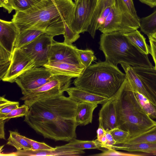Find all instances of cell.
<instances>
[{"label":"cell","mask_w":156,"mask_h":156,"mask_svg":"<svg viewBox=\"0 0 156 156\" xmlns=\"http://www.w3.org/2000/svg\"><path fill=\"white\" fill-rule=\"evenodd\" d=\"M78 103L63 94L36 102L24 121L44 138L69 142L76 138Z\"/></svg>","instance_id":"1"},{"label":"cell","mask_w":156,"mask_h":156,"mask_svg":"<svg viewBox=\"0 0 156 156\" xmlns=\"http://www.w3.org/2000/svg\"><path fill=\"white\" fill-rule=\"evenodd\" d=\"M75 6L73 0H41L27 10L16 11L11 21L20 31L38 30L54 37L63 34L65 24H70Z\"/></svg>","instance_id":"2"},{"label":"cell","mask_w":156,"mask_h":156,"mask_svg":"<svg viewBox=\"0 0 156 156\" xmlns=\"http://www.w3.org/2000/svg\"><path fill=\"white\" fill-rule=\"evenodd\" d=\"M118 127L128 132L129 137L144 132L156 125L139 102L126 77L114 95Z\"/></svg>","instance_id":"3"},{"label":"cell","mask_w":156,"mask_h":156,"mask_svg":"<svg viewBox=\"0 0 156 156\" xmlns=\"http://www.w3.org/2000/svg\"><path fill=\"white\" fill-rule=\"evenodd\" d=\"M125 78L117 66L105 61L86 68L73 83L76 87L109 99L117 92Z\"/></svg>","instance_id":"4"},{"label":"cell","mask_w":156,"mask_h":156,"mask_svg":"<svg viewBox=\"0 0 156 156\" xmlns=\"http://www.w3.org/2000/svg\"><path fill=\"white\" fill-rule=\"evenodd\" d=\"M99 49L104 54L105 60L117 66L124 63L132 66L154 67L148 55L138 50L123 34L119 32L102 33L99 42Z\"/></svg>","instance_id":"5"},{"label":"cell","mask_w":156,"mask_h":156,"mask_svg":"<svg viewBox=\"0 0 156 156\" xmlns=\"http://www.w3.org/2000/svg\"><path fill=\"white\" fill-rule=\"evenodd\" d=\"M140 22L130 13L122 0H114L111 11L99 30L102 33L130 32L140 28Z\"/></svg>","instance_id":"6"},{"label":"cell","mask_w":156,"mask_h":156,"mask_svg":"<svg viewBox=\"0 0 156 156\" xmlns=\"http://www.w3.org/2000/svg\"><path fill=\"white\" fill-rule=\"evenodd\" d=\"M71 78L64 76H54L40 87L23 95L20 100L30 107L38 101L62 95L69 87Z\"/></svg>","instance_id":"7"},{"label":"cell","mask_w":156,"mask_h":156,"mask_svg":"<svg viewBox=\"0 0 156 156\" xmlns=\"http://www.w3.org/2000/svg\"><path fill=\"white\" fill-rule=\"evenodd\" d=\"M20 31L13 21L0 19V67L8 66Z\"/></svg>","instance_id":"8"},{"label":"cell","mask_w":156,"mask_h":156,"mask_svg":"<svg viewBox=\"0 0 156 156\" xmlns=\"http://www.w3.org/2000/svg\"><path fill=\"white\" fill-rule=\"evenodd\" d=\"M98 0H78L69 25L75 32L80 34L87 31Z\"/></svg>","instance_id":"9"},{"label":"cell","mask_w":156,"mask_h":156,"mask_svg":"<svg viewBox=\"0 0 156 156\" xmlns=\"http://www.w3.org/2000/svg\"><path fill=\"white\" fill-rule=\"evenodd\" d=\"M54 76L45 67H35L20 76L15 82L23 95L43 85L51 80Z\"/></svg>","instance_id":"10"},{"label":"cell","mask_w":156,"mask_h":156,"mask_svg":"<svg viewBox=\"0 0 156 156\" xmlns=\"http://www.w3.org/2000/svg\"><path fill=\"white\" fill-rule=\"evenodd\" d=\"M53 37L44 33L21 49L34 60L36 67L43 66L49 61L48 54Z\"/></svg>","instance_id":"11"},{"label":"cell","mask_w":156,"mask_h":156,"mask_svg":"<svg viewBox=\"0 0 156 156\" xmlns=\"http://www.w3.org/2000/svg\"><path fill=\"white\" fill-rule=\"evenodd\" d=\"M35 67L33 60L21 48H14L9 66L2 80L13 83L20 76Z\"/></svg>","instance_id":"12"},{"label":"cell","mask_w":156,"mask_h":156,"mask_svg":"<svg viewBox=\"0 0 156 156\" xmlns=\"http://www.w3.org/2000/svg\"><path fill=\"white\" fill-rule=\"evenodd\" d=\"M78 49L72 45L54 40L50 48L49 61L61 62L84 66L80 59Z\"/></svg>","instance_id":"13"},{"label":"cell","mask_w":156,"mask_h":156,"mask_svg":"<svg viewBox=\"0 0 156 156\" xmlns=\"http://www.w3.org/2000/svg\"><path fill=\"white\" fill-rule=\"evenodd\" d=\"M53 150H20L15 152L7 153L8 156H78L85 153L83 150L71 148L66 144L56 146Z\"/></svg>","instance_id":"14"},{"label":"cell","mask_w":156,"mask_h":156,"mask_svg":"<svg viewBox=\"0 0 156 156\" xmlns=\"http://www.w3.org/2000/svg\"><path fill=\"white\" fill-rule=\"evenodd\" d=\"M113 2L114 0H98L87 30L93 38H94L97 30L104 23Z\"/></svg>","instance_id":"15"},{"label":"cell","mask_w":156,"mask_h":156,"mask_svg":"<svg viewBox=\"0 0 156 156\" xmlns=\"http://www.w3.org/2000/svg\"><path fill=\"white\" fill-rule=\"evenodd\" d=\"M99 125L105 130L118 127L114 95L103 104L99 113Z\"/></svg>","instance_id":"16"},{"label":"cell","mask_w":156,"mask_h":156,"mask_svg":"<svg viewBox=\"0 0 156 156\" xmlns=\"http://www.w3.org/2000/svg\"><path fill=\"white\" fill-rule=\"evenodd\" d=\"M43 66L53 76H64L72 78L80 76L86 68L83 66L58 61H48Z\"/></svg>","instance_id":"17"},{"label":"cell","mask_w":156,"mask_h":156,"mask_svg":"<svg viewBox=\"0 0 156 156\" xmlns=\"http://www.w3.org/2000/svg\"><path fill=\"white\" fill-rule=\"evenodd\" d=\"M141 80L152 102L156 106V69L153 68L133 66Z\"/></svg>","instance_id":"18"},{"label":"cell","mask_w":156,"mask_h":156,"mask_svg":"<svg viewBox=\"0 0 156 156\" xmlns=\"http://www.w3.org/2000/svg\"><path fill=\"white\" fill-rule=\"evenodd\" d=\"M69 97L78 103L87 102L98 104H103L108 98L99 96L76 87H69L66 90Z\"/></svg>","instance_id":"19"},{"label":"cell","mask_w":156,"mask_h":156,"mask_svg":"<svg viewBox=\"0 0 156 156\" xmlns=\"http://www.w3.org/2000/svg\"><path fill=\"white\" fill-rule=\"evenodd\" d=\"M98 106V104L93 103H78L76 117L78 126H85L92 123L93 113Z\"/></svg>","instance_id":"20"},{"label":"cell","mask_w":156,"mask_h":156,"mask_svg":"<svg viewBox=\"0 0 156 156\" xmlns=\"http://www.w3.org/2000/svg\"><path fill=\"white\" fill-rule=\"evenodd\" d=\"M120 64L125 72L126 77L133 90L134 91H137L141 94L152 102L141 80L137 74L133 67L131 65L124 63H121Z\"/></svg>","instance_id":"21"},{"label":"cell","mask_w":156,"mask_h":156,"mask_svg":"<svg viewBox=\"0 0 156 156\" xmlns=\"http://www.w3.org/2000/svg\"><path fill=\"white\" fill-rule=\"evenodd\" d=\"M113 145L112 148L130 152H141L152 155H156V144L142 142L136 144H122Z\"/></svg>","instance_id":"22"},{"label":"cell","mask_w":156,"mask_h":156,"mask_svg":"<svg viewBox=\"0 0 156 156\" xmlns=\"http://www.w3.org/2000/svg\"><path fill=\"white\" fill-rule=\"evenodd\" d=\"M123 34L140 52L147 55L150 53V46L147 44L146 38L139 30H137Z\"/></svg>","instance_id":"23"},{"label":"cell","mask_w":156,"mask_h":156,"mask_svg":"<svg viewBox=\"0 0 156 156\" xmlns=\"http://www.w3.org/2000/svg\"><path fill=\"white\" fill-rule=\"evenodd\" d=\"M142 142L156 144V125L144 132L129 137L123 143L132 144Z\"/></svg>","instance_id":"24"},{"label":"cell","mask_w":156,"mask_h":156,"mask_svg":"<svg viewBox=\"0 0 156 156\" xmlns=\"http://www.w3.org/2000/svg\"><path fill=\"white\" fill-rule=\"evenodd\" d=\"M44 33L43 31L32 29L20 31L16 41L15 48H21Z\"/></svg>","instance_id":"25"},{"label":"cell","mask_w":156,"mask_h":156,"mask_svg":"<svg viewBox=\"0 0 156 156\" xmlns=\"http://www.w3.org/2000/svg\"><path fill=\"white\" fill-rule=\"evenodd\" d=\"M9 133L7 145L14 147L17 150H32L31 146L24 138L23 136L16 131H9Z\"/></svg>","instance_id":"26"},{"label":"cell","mask_w":156,"mask_h":156,"mask_svg":"<svg viewBox=\"0 0 156 156\" xmlns=\"http://www.w3.org/2000/svg\"><path fill=\"white\" fill-rule=\"evenodd\" d=\"M66 144L69 147L76 150L98 149L102 147V144L97 139L92 140H82L74 138Z\"/></svg>","instance_id":"27"},{"label":"cell","mask_w":156,"mask_h":156,"mask_svg":"<svg viewBox=\"0 0 156 156\" xmlns=\"http://www.w3.org/2000/svg\"><path fill=\"white\" fill-rule=\"evenodd\" d=\"M141 31L148 37L156 32V10L150 15L140 19Z\"/></svg>","instance_id":"28"},{"label":"cell","mask_w":156,"mask_h":156,"mask_svg":"<svg viewBox=\"0 0 156 156\" xmlns=\"http://www.w3.org/2000/svg\"><path fill=\"white\" fill-rule=\"evenodd\" d=\"M134 92L139 102L144 111L151 118L156 119V106L141 94L137 91Z\"/></svg>","instance_id":"29"},{"label":"cell","mask_w":156,"mask_h":156,"mask_svg":"<svg viewBox=\"0 0 156 156\" xmlns=\"http://www.w3.org/2000/svg\"><path fill=\"white\" fill-rule=\"evenodd\" d=\"M41 0H10L16 11H23L35 5Z\"/></svg>","instance_id":"30"},{"label":"cell","mask_w":156,"mask_h":156,"mask_svg":"<svg viewBox=\"0 0 156 156\" xmlns=\"http://www.w3.org/2000/svg\"><path fill=\"white\" fill-rule=\"evenodd\" d=\"M77 52L81 62L83 65L87 68L91 65L97 58L91 50L77 49Z\"/></svg>","instance_id":"31"},{"label":"cell","mask_w":156,"mask_h":156,"mask_svg":"<svg viewBox=\"0 0 156 156\" xmlns=\"http://www.w3.org/2000/svg\"><path fill=\"white\" fill-rule=\"evenodd\" d=\"M106 149L98 148L102 151L101 153L90 155L93 156H140L147 155V154L127 153L117 151L112 148H105Z\"/></svg>","instance_id":"32"},{"label":"cell","mask_w":156,"mask_h":156,"mask_svg":"<svg viewBox=\"0 0 156 156\" xmlns=\"http://www.w3.org/2000/svg\"><path fill=\"white\" fill-rule=\"evenodd\" d=\"M30 107L25 104L12 110L10 112L5 116L2 119L3 120L9 119L25 116L29 111Z\"/></svg>","instance_id":"33"},{"label":"cell","mask_w":156,"mask_h":156,"mask_svg":"<svg viewBox=\"0 0 156 156\" xmlns=\"http://www.w3.org/2000/svg\"><path fill=\"white\" fill-rule=\"evenodd\" d=\"M110 131L116 142V144H122L129 136L128 132L118 127L114 128L110 130Z\"/></svg>","instance_id":"34"},{"label":"cell","mask_w":156,"mask_h":156,"mask_svg":"<svg viewBox=\"0 0 156 156\" xmlns=\"http://www.w3.org/2000/svg\"><path fill=\"white\" fill-rule=\"evenodd\" d=\"M63 35L64 38V42L69 45H72L73 42L80 37V34L74 32L66 23L65 24L64 32Z\"/></svg>","instance_id":"35"},{"label":"cell","mask_w":156,"mask_h":156,"mask_svg":"<svg viewBox=\"0 0 156 156\" xmlns=\"http://www.w3.org/2000/svg\"><path fill=\"white\" fill-rule=\"evenodd\" d=\"M24 138L30 145L33 151L42 150H53L55 147H52L44 142H40L23 136Z\"/></svg>","instance_id":"36"},{"label":"cell","mask_w":156,"mask_h":156,"mask_svg":"<svg viewBox=\"0 0 156 156\" xmlns=\"http://www.w3.org/2000/svg\"><path fill=\"white\" fill-rule=\"evenodd\" d=\"M20 103L18 101H13L2 109H0V119L10 112L12 110L18 108Z\"/></svg>","instance_id":"37"},{"label":"cell","mask_w":156,"mask_h":156,"mask_svg":"<svg viewBox=\"0 0 156 156\" xmlns=\"http://www.w3.org/2000/svg\"><path fill=\"white\" fill-rule=\"evenodd\" d=\"M131 15L137 21L140 22L135 9L133 0H122Z\"/></svg>","instance_id":"38"},{"label":"cell","mask_w":156,"mask_h":156,"mask_svg":"<svg viewBox=\"0 0 156 156\" xmlns=\"http://www.w3.org/2000/svg\"><path fill=\"white\" fill-rule=\"evenodd\" d=\"M150 44V53L155 66L154 68L156 69V41L150 36L148 37Z\"/></svg>","instance_id":"39"},{"label":"cell","mask_w":156,"mask_h":156,"mask_svg":"<svg viewBox=\"0 0 156 156\" xmlns=\"http://www.w3.org/2000/svg\"><path fill=\"white\" fill-rule=\"evenodd\" d=\"M105 130V136L107 141L104 148H112L113 145L116 144V142L110 133V130Z\"/></svg>","instance_id":"40"},{"label":"cell","mask_w":156,"mask_h":156,"mask_svg":"<svg viewBox=\"0 0 156 156\" xmlns=\"http://www.w3.org/2000/svg\"><path fill=\"white\" fill-rule=\"evenodd\" d=\"M0 7L6 9L10 13L14 9L10 0H0Z\"/></svg>","instance_id":"41"},{"label":"cell","mask_w":156,"mask_h":156,"mask_svg":"<svg viewBox=\"0 0 156 156\" xmlns=\"http://www.w3.org/2000/svg\"><path fill=\"white\" fill-rule=\"evenodd\" d=\"M105 130L103 127L100 125H99V127L97 130V139L101 143L102 138L105 134Z\"/></svg>","instance_id":"42"},{"label":"cell","mask_w":156,"mask_h":156,"mask_svg":"<svg viewBox=\"0 0 156 156\" xmlns=\"http://www.w3.org/2000/svg\"><path fill=\"white\" fill-rule=\"evenodd\" d=\"M13 101L5 99L3 96L0 97V109H2L7 105L12 103Z\"/></svg>","instance_id":"43"},{"label":"cell","mask_w":156,"mask_h":156,"mask_svg":"<svg viewBox=\"0 0 156 156\" xmlns=\"http://www.w3.org/2000/svg\"><path fill=\"white\" fill-rule=\"evenodd\" d=\"M5 122V120L0 119V138L4 140L5 139L4 128Z\"/></svg>","instance_id":"44"},{"label":"cell","mask_w":156,"mask_h":156,"mask_svg":"<svg viewBox=\"0 0 156 156\" xmlns=\"http://www.w3.org/2000/svg\"><path fill=\"white\" fill-rule=\"evenodd\" d=\"M142 3L149 6L151 8L156 6V0H139Z\"/></svg>","instance_id":"45"},{"label":"cell","mask_w":156,"mask_h":156,"mask_svg":"<svg viewBox=\"0 0 156 156\" xmlns=\"http://www.w3.org/2000/svg\"><path fill=\"white\" fill-rule=\"evenodd\" d=\"M156 41V32L151 36H149Z\"/></svg>","instance_id":"46"},{"label":"cell","mask_w":156,"mask_h":156,"mask_svg":"<svg viewBox=\"0 0 156 156\" xmlns=\"http://www.w3.org/2000/svg\"><path fill=\"white\" fill-rule=\"evenodd\" d=\"M78 0H75V2H76Z\"/></svg>","instance_id":"47"}]
</instances>
